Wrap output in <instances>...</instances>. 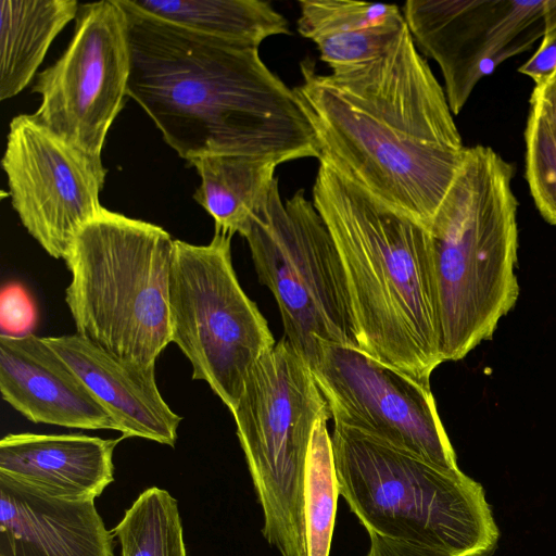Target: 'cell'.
<instances>
[{
	"label": "cell",
	"mask_w": 556,
	"mask_h": 556,
	"mask_svg": "<svg viewBox=\"0 0 556 556\" xmlns=\"http://www.w3.org/2000/svg\"><path fill=\"white\" fill-rule=\"evenodd\" d=\"M293 88L319 162L429 228L467 153L444 89L405 25L379 58L319 74L304 60Z\"/></svg>",
	"instance_id": "6da1fadb"
},
{
	"label": "cell",
	"mask_w": 556,
	"mask_h": 556,
	"mask_svg": "<svg viewBox=\"0 0 556 556\" xmlns=\"http://www.w3.org/2000/svg\"><path fill=\"white\" fill-rule=\"evenodd\" d=\"M78 9L75 0L0 1L1 101L31 81L50 45Z\"/></svg>",
	"instance_id": "d6986e66"
},
{
	"label": "cell",
	"mask_w": 556,
	"mask_h": 556,
	"mask_svg": "<svg viewBox=\"0 0 556 556\" xmlns=\"http://www.w3.org/2000/svg\"><path fill=\"white\" fill-rule=\"evenodd\" d=\"M118 2L128 23L127 96L180 157L319 160L294 90L266 66L258 47L214 38Z\"/></svg>",
	"instance_id": "7a4b0ae2"
},
{
	"label": "cell",
	"mask_w": 556,
	"mask_h": 556,
	"mask_svg": "<svg viewBox=\"0 0 556 556\" xmlns=\"http://www.w3.org/2000/svg\"><path fill=\"white\" fill-rule=\"evenodd\" d=\"M312 201L344 269L359 348L430 382L444 361L428 229L324 162Z\"/></svg>",
	"instance_id": "3957f363"
},
{
	"label": "cell",
	"mask_w": 556,
	"mask_h": 556,
	"mask_svg": "<svg viewBox=\"0 0 556 556\" xmlns=\"http://www.w3.org/2000/svg\"><path fill=\"white\" fill-rule=\"evenodd\" d=\"M94 501L51 497L0 475V556H114Z\"/></svg>",
	"instance_id": "9a60e30c"
},
{
	"label": "cell",
	"mask_w": 556,
	"mask_h": 556,
	"mask_svg": "<svg viewBox=\"0 0 556 556\" xmlns=\"http://www.w3.org/2000/svg\"><path fill=\"white\" fill-rule=\"evenodd\" d=\"M1 164L23 226L50 256L65 260L76 235L103 210L101 159L21 114L10 123Z\"/></svg>",
	"instance_id": "7c38bea8"
},
{
	"label": "cell",
	"mask_w": 556,
	"mask_h": 556,
	"mask_svg": "<svg viewBox=\"0 0 556 556\" xmlns=\"http://www.w3.org/2000/svg\"><path fill=\"white\" fill-rule=\"evenodd\" d=\"M112 532L122 556H187L178 502L157 486L140 493Z\"/></svg>",
	"instance_id": "603a6c76"
},
{
	"label": "cell",
	"mask_w": 556,
	"mask_h": 556,
	"mask_svg": "<svg viewBox=\"0 0 556 556\" xmlns=\"http://www.w3.org/2000/svg\"><path fill=\"white\" fill-rule=\"evenodd\" d=\"M231 414L263 510V536L281 556H305V462L316 421L331 413L309 365L285 337L253 365Z\"/></svg>",
	"instance_id": "52a82bcc"
},
{
	"label": "cell",
	"mask_w": 556,
	"mask_h": 556,
	"mask_svg": "<svg viewBox=\"0 0 556 556\" xmlns=\"http://www.w3.org/2000/svg\"><path fill=\"white\" fill-rule=\"evenodd\" d=\"M514 166L493 149L467 148L428 231L443 361L490 340L516 304L517 200Z\"/></svg>",
	"instance_id": "277c9868"
},
{
	"label": "cell",
	"mask_w": 556,
	"mask_h": 556,
	"mask_svg": "<svg viewBox=\"0 0 556 556\" xmlns=\"http://www.w3.org/2000/svg\"><path fill=\"white\" fill-rule=\"evenodd\" d=\"M545 0H409L402 13L425 56L439 65L457 115L478 81L544 35Z\"/></svg>",
	"instance_id": "4fadbf2b"
},
{
	"label": "cell",
	"mask_w": 556,
	"mask_h": 556,
	"mask_svg": "<svg viewBox=\"0 0 556 556\" xmlns=\"http://www.w3.org/2000/svg\"><path fill=\"white\" fill-rule=\"evenodd\" d=\"M243 238L277 302L283 337L309 367L321 341L359 346L338 250L303 189L283 201L276 179Z\"/></svg>",
	"instance_id": "ba28073f"
},
{
	"label": "cell",
	"mask_w": 556,
	"mask_h": 556,
	"mask_svg": "<svg viewBox=\"0 0 556 556\" xmlns=\"http://www.w3.org/2000/svg\"><path fill=\"white\" fill-rule=\"evenodd\" d=\"M174 242L162 227L104 207L85 225L64 260L77 333L121 358L155 366L172 343Z\"/></svg>",
	"instance_id": "8992f818"
},
{
	"label": "cell",
	"mask_w": 556,
	"mask_h": 556,
	"mask_svg": "<svg viewBox=\"0 0 556 556\" xmlns=\"http://www.w3.org/2000/svg\"><path fill=\"white\" fill-rule=\"evenodd\" d=\"M36 308L26 290L20 285H8L1 291V334L22 337L31 333Z\"/></svg>",
	"instance_id": "d4e9b609"
},
{
	"label": "cell",
	"mask_w": 556,
	"mask_h": 556,
	"mask_svg": "<svg viewBox=\"0 0 556 556\" xmlns=\"http://www.w3.org/2000/svg\"><path fill=\"white\" fill-rule=\"evenodd\" d=\"M121 439L11 433L0 441V475L51 497L94 501L114 481L113 453Z\"/></svg>",
	"instance_id": "e0dca14e"
},
{
	"label": "cell",
	"mask_w": 556,
	"mask_h": 556,
	"mask_svg": "<svg viewBox=\"0 0 556 556\" xmlns=\"http://www.w3.org/2000/svg\"><path fill=\"white\" fill-rule=\"evenodd\" d=\"M327 418L316 421L305 462L303 521L305 556H329L340 495Z\"/></svg>",
	"instance_id": "7402d4cb"
},
{
	"label": "cell",
	"mask_w": 556,
	"mask_h": 556,
	"mask_svg": "<svg viewBox=\"0 0 556 556\" xmlns=\"http://www.w3.org/2000/svg\"><path fill=\"white\" fill-rule=\"evenodd\" d=\"M43 339L106 409L123 438L175 445L181 417L162 397L155 366L121 358L78 333Z\"/></svg>",
	"instance_id": "2e32d148"
},
{
	"label": "cell",
	"mask_w": 556,
	"mask_h": 556,
	"mask_svg": "<svg viewBox=\"0 0 556 556\" xmlns=\"http://www.w3.org/2000/svg\"><path fill=\"white\" fill-rule=\"evenodd\" d=\"M339 493L368 533L450 556H490L498 528L482 485L356 429L331 434Z\"/></svg>",
	"instance_id": "5b68a950"
},
{
	"label": "cell",
	"mask_w": 556,
	"mask_h": 556,
	"mask_svg": "<svg viewBox=\"0 0 556 556\" xmlns=\"http://www.w3.org/2000/svg\"><path fill=\"white\" fill-rule=\"evenodd\" d=\"M201 182L193 199L213 217L215 229L247 232L273 184L278 162L260 156L213 154L193 159Z\"/></svg>",
	"instance_id": "ffe728a7"
},
{
	"label": "cell",
	"mask_w": 556,
	"mask_h": 556,
	"mask_svg": "<svg viewBox=\"0 0 556 556\" xmlns=\"http://www.w3.org/2000/svg\"><path fill=\"white\" fill-rule=\"evenodd\" d=\"M368 534L370 545L366 556H450L438 549L392 540L377 533Z\"/></svg>",
	"instance_id": "4316f807"
},
{
	"label": "cell",
	"mask_w": 556,
	"mask_h": 556,
	"mask_svg": "<svg viewBox=\"0 0 556 556\" xmlns=\"http://www.w3.org/2000/svg\"><path fill=\"white\" fill-rule=\"evenodd\" d=\"M311 369L334 424L445 468H458L430 382L359 346L319 342Z\"/></svg>",
	"instance_id": "8fae6325"
},
{
	"label": "cell",
	"mask_w": 556,
	"mask_h": 556,
	"mask_svg": "<svg viewBox=\"0 0 556 556\" xmlns=\"http://www.w3.org/2000/svg\"><path fill=\"white\" fill-rule=\"evenodd\" d=\"M526 179L542 217L556 225V126L530 110L525 129Z\"/></svg>",
	"instance_id": "cb8c5ba5"
},
{
	"label": "cell",
	"mask_w": 556,
	"mask_h": 556,
	"mask_svg": "<svg viewBox=\"0 0 556 556\" xmlns=\"http://www.w3.org/2000/svg\"><path fill=\"white\" fill-rule=\"evenodd\" d=\"M0 391L5 402L35 424L118 431L106 409L43 337L0 334Z\"/></svg>",
	"instance_id": "5bb4252c"
},
{
	"label": "cell",
	"mask_w": 556,
	"mask_h": 556,
	"mask_svg": "<svg viewBox=\"0 0 556 556\" xmlns=\"http://www.w3.org/2000/svg\"><path fill=\"white\" fill-rule=\"evenodd\" d=\"M231 235L215 229L210 243L174 242L169 283L170 336L230 412L253 365L275 339L245 294L231 260Z\"/></svg>",
	"instance_id": "9c48e42d"
},
{
	"label": "cell",
	"mask_w": 556,
	"mask_h": 556,
	"mask_svg": "<svg viewBox=\"0 0 556 556\" xmlns=\"http://www.w3.org/2000/svg\"><path fill=\"white\" fill-rule=\"evenodd\" d=\"M530 104V110L556 126V71L535 84Z\"/></svg>",
	"instance_id": "83f0119b"
},
{
	"label": "cell",
	"mask_w": 556,
	"mask_h": 556,
	"mask_svg": "<svg viewBox=\"0 0 556 556\" xmlns=\"http://www.w3.org/2000/svg\"><path fill=\"white\" fill-rule=\"evenodd\" d=\"M130 74L128 23L118 0L79 4L63 54L37 75L41 98L33 117L85 153L101 159L124 105Z\"/></svg>",
	"instance_id": "30bf717a"
},
{
	"label": "cell",
	"mask_w": 556,
	"mask_h": 556,
	"mask_svg": "<svg viewBox=\"0 0 556 556\" xmlns=\"http://www.w3.org/2000/svg\"><path fill=\"white\" fill-rule=\"evenodd\" d=\"M545 29L541 45L533 55L519 67V72L535 84L556 71V0H545Z\"/></svg>",
	"instance_id": "484cf974"
},
{
	"label": "cell",
	"mask_w": 556,
	"mask_h": 556,
	"mask_svg": "<svg viewBox=\"0 0 556 556\" xmlns=\"http://www.w3.org/2000/svg\"><path fill=\"white\" fill-rule=\"evenodd\" d=\"M299 34L312 40L331 72L382 55L406 25L396 4L353 0H301Z\"/></svg>",
	"instance_id": "ac0fdd59"
},
{
	"label": "cell",
	"mask_w": 556,
	"mask_h": 556,
	"mask_svg": "<svg viewBox=\"0 0 556 556\" xmlns=\"http://www.w3.org/2000/svg\"><path fill=\"white\" fill-rule=\"evenodd\" d=\"M131 8L204 35L260 47L271 36L290 35L289 23L261 0H126Z\"/></svg>",
	"instance_id": "44dd1931"
}]
</instances>
